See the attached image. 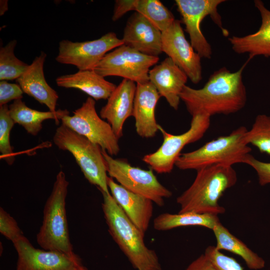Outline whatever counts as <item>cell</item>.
<instances>
[{
  "label": "cell",
  "mask_w": 270,
  "mask_h": 270,
  "mask_svg": "<svg viewBox=\"0 0 270 270\" xmlns=\"http://www.w3.org/2000/svg\"><path fill=\"white\" fill-rule=\"evenodd\" d=\"M254 3L262 18L260 28L244 36L228 38L233 50L238 54H248L250 60L258 56L270 58V10L260 0H256Z\"/></svg>",
  "instance_id": "cell-21"
},
{
  "label": "cell",
  "mask_w": 270,
  "mask_h": 270,
  "mask_svg": "<svg viewBox=\"0 0 270 270\" xmlns=\"http://www.w3.org/2000/svg\"><path fill=\"white\" fill-rule=\"evenodd\" d=\"M56 81L58 86L78 89L96 100H108L116 87L93 70H78L58 76Z\"/></svg>",
  "instance_id": "cell-22"
},
{
  "label": "cell",
  "mask_w": 270,
  "mask_h": 270,
  "mask_svg": "<svg viewBox=\"0 0 270 270\" xmlns=\"http://www.w3.org/2000/svg\"><path fill=\"white\" fill-rule=\"evenodd\" d=\"M131 10H133V0H116L114 5L112 20L116 21Z\"/></svg>",
  "instance_id": "cell-35"
},
{
  "label": "cell",
  "mask_w": 270,
  "mask_h": 270,
  "mask_svg": "<svg viewBox=\"0 0 270 270\" xmlns=\"http://www.w3.org/2000/svg\"><path fill=\"white\" fill-rule=\"evenodd\" d=\"M0 232L12 243L24 236L14 218L2 207L0 208Z\"/></svg>",
  "instance_id": "cell-31"
},
{
  "label": "cell",
  "mask_w": 270,
  "mask_h": 270,
  "mask_svg": "<svg viewBox=\"0 0 270 270\" xmlns=\"http://www.w3.org/2000/svg\"><path fill=\"white\" fill-rule=\"evenodd\" d=\"M102 209L108 232L137 270H162L156 252L144 241V234L130 221L110 193L102 192Z\"/></svg>",
  "instance_id": "cell-3"
},
{
  "label": "cell",
  "mask_w": 270,
  "mask_h": 270,
  "mask_svg": "<svg viewBox=\"0 0 270 270\" xmlns=\"http://www.w3.org/2000/svg\"><path fill=\"white\" fill-rule=\"evenodd\" d=\"M245 164L252 168L256 172L258 183L264 186L270 184V162H264L256 158L249 154Z\"/></svg>",
  "instance_id": "cell-33"
},
{
  "label": "cell",
  "mask_w": 270,
  "mask_h": 270,
  "mask_svg": "<svg viewBox=\"0 0 270 270\" xmlns=\"http://www.w3.org/2000/svg\"><path fill=\"white\" fill-rule=\"evenodd\" d=\"M46 54L42 52L16 81L23 92L46 105L49 110L56 111L58 95L46 82L44 72V64Z\"/></svg>",
  "instance_id": "cell-20"
},
{
  "label": "cell",
  "mask_w": 270,
  "mask_h": 270,
  "mask_svg": "<svg viewBox=\"0 0 270 270\" xmlns=\"http://www.w3.org/2000/svg\"><path fill=\"white\" fill-rule=\"evenodd\" d=\"M162 52L187 75L194 84L202 79L201 57L186 39L180 21H174L162 32Z\"/></svg>",
  "instance_id": "cell-14"
},
{
  "label": "cell",
  "mask_w": 270,
  "mask_h": 270,
  "mask_svg": "<svg viewBox=\"0 0 270 270\" xmlns=\"http://www.w3.org/2000/svg\"><path fill=\"white\" fill-rule=\"evenodd\" d=\"M68 184L65 174L60 171L44 205L43 220L36 241L44 250L74 254L66 208Z\"/></svg>",
  "instance_id": "cell-5"
},
{
  "label": "cell",
  "mask_w": 270,
  "mask_h": 270,
  "mask_svg": "<svg viewBox=\"0 0 270 270\" xmlns=\"http://www.w3.org/2000/svg\"><path fill=\"white\" fill-rule=\"evenodd\" d=\"M162 32L135 12L128 19L122 40L124 44L144 54L158 56L162 52Z\"/></svg>",
  "instance_id": "cell-15"
},
{
  "label": "cell",
  "mask_w": 270,
  "mask_h": 270,
  "mask_svg": "<svg viewBox=\"0 0 270 270\" xmlns=\"http://www.w3.org/2000/svg\"><path fill=\"white\" fill-rule=\"evenodd\" d=\"M219 222L218 216L214 214L192 212L177 214L165 212L155 218L153 227L159 231L186 226H201L212 230Z\"/></svg>",
  "instance_id": "cell-25"
},
{
  "label": "cell",
  "mask_w": 270,
  "mask_h": 270,
  "mask_svg": "<svg viewBox=\"0 0 270 270\" xmlns=\"http://www.w3.org/2000/svg\"><path fill=\"white\" fill-rule=\"evenodd\" d=\"M8 9V0L0 1V15H3Z\"/></svg>",
  "instance_id": "cell-36"
},
{
  "label": "cell",
  "mask_w": 270,
  "mask_h": 270,
  "mask_svg": "<svg viewBox=\"0 0 270 270\" xmlns=\"http://www.w3.org/2000/svg\"><path fill=\"white\" fill-rule=\"evenodd\" d=\"M14 124L8 104L0 106V158L9 165L13 164L15 160V154L10 142V132Z\"/></svg>",
  "instance_id": "cell-29"
},
{
  "label": "cell",
  "mask_w": 270,
  "mask_h": 270,
  "mask_svg": "<svg viewBox=\"0 0 270 270\" xmlns=\"http://www.w3.org/2000/svg\"><path fill=\"white\" fill-rule=\"evenodd\" d=\"M212 230L216 239L215 246L218 250H226L240 256L250 270H258L264 268V260L230 233L220 222Z\"/></svg>",
  "instance_id": "cell-24"
},
{
  "label": "cell",
  "mask_w": 270,
  "mask_h": 270,
  "mask_svg": "<svg viewBox=\"0 0 270 270\" xmlns=\"http://www.w3.org/2000/svg\"><path fill=\"white\" fill-rule=\"evenodd\" d=\"M250 60L236 72H231L226 67L214 71L201 88L185 86L180 98L190 114H203L211 117L234 114L243 108L247 96L242 74Z\"/></svg>",
  "instance_id": "cell-1"
},
{
  "label": "cell",
  "mask_w": 270,
  "mask_h": 270,
  "mask_svg": "<svg viewBox=\"0 0 270 270\" xmlns=\"http://www.w3.org/2000/svg\"><path fill=\"white\" fill-rule=\"evenodd\" d=\"M247 130L245 126H240L226 136L206 142L197 150L181 154L175 166L182 170L197 171L215 165L232 166L245 164L252 150L244 140Z\"/></svg>",
  "instance_id": "cell-4"
},
{
  "label": "cell",
  "mask_w": 270,
  "mask_h": 270,
  "mask_svg": "<svg viewBox=\"0 0 270 270\" xmlns=\"http://www.w3.org/2000/svg\"><path fill=\"white\" fill-rule=\"evenodd\" d=\"M17 42L14 40L0 48V80H17L28 65L17 58L14 53Z\"/></svg>",
  "instance_id": "cell-27"
},
{
  "label": "cell",
  "mask_w": 270,
  "mask_h": 270,
  "mask_svg": "<svg viewBox=\"0 0 270 270\" xmlns=\"http://www.w3.org/2000/svg\"><path fill=\"white\" fill-rule=\"evenodd\" d=\"M23 91L20 86L16 84L9 83L6 80L0 82V106L7 104L10 101L22 99Z\"/></svg>",
  "instance_id": "cell-32"
},
{
  "label": "cell",
  "mask_w": 270,
  "mask_h": 270,
  "mask_svg": "<svg viewBox=\"0 0 270 270\" xmlns=\"http://www.w3.org/2000/svg\"><path fill=\"white\" fill-rule=\"evenodd\" d=\"M133 10L145 17L162 32L176 20L172 12L158 0H134Z\"/></svg>",
  "instance_id": "cell-26"
},
{
  "label": "cell",
  "mask_w": 270,
  "mask_h": 270,
  "mask_svg": "<svg viewBox=\"0 0 270 270\" xmlns=\"http://www.w3.org/2000/svg\"><path fill=\"white\" fill-rule=\"evenodd\" d=\"M61 121L62 124L98 145L110 156H116L120 152L119 139L111 126L97 114L96 102L92 98H88L80 107L73 112L72 116H66Z\"/></svg>",
  "instance_id": "cell-9"
},
{
  "label": "cell",
  "mask_w": 270,
  "mask_h": 270,
  "mask_svg": "<svg viewBox=\"0 0 270 270\" xmlns=\"http://www.w3.org/2000/svg\"><path fill=\"white\" fill-rule=\"evenodd\" d=\"M186 270H220L204 254H202L193 260Z\"/></svg>",
  "instance_id": "cell-34"
},
{
  "label": "cell",
  "mask_w": 270,
  "mask_h": 270,
  "mask_svg": "<svg viewBox=\"0 0 270 270\" xmlns=\"http://www.w3.org/2000/svg\"><path fill=\"white\" fill-rule=\"evenodd\" d=\"M204 254L220 270H244L234 258L222 254L215 246H208Z\"/></svg>",
  "instance_id": "cell-30"
},
{
  "label": "cell",
  "mask_w": 270,
  "mask_h": 270,
  "mask_svg": "<svg viewBox=\"0 0 270 270\" xmlns=\"http://www.w3.org/2000/svg\"><path fill=\"white\" fill-rule=\"evenodd\" d=\"M78 270H88L86 268L82 265L78 269Z\"/></svg>",
  "instance_id": "cell-37"
},
{
  "label": "cell",
  "mask_w": 270,
  "mask_h": 270,
  "mask_svg": "<svg viewBox=\"0 0 270 270\" xmlns=\"http://www.w3.org/2000/svg\"><path fill=\"white\" fill-rule=\"evenodd\" d=\"M53 142L60 150L72 154L90 184L96 186L101 192L110 193L106 163L98 145L62 124L56 128Z\"/></svg>",
  "instance_id": "cell-6"
},
{
  "label": "cell",
  "mask_w": 270,
  "mask_h": 270,
  "mask_svg": "<svg viewBox=\"0 0 270 270\" xmlns=\"http://www.w3.org/2000/svg\"><path fill=\"white\" fill-rule=\"evenodd\" d=\"M160 97L150 80L136 84L132 116L136 132L142 138H153L159 130L155 110Z\"/></svg>",
  "instance_id": "cell-17"
},
{
  "label": "cell",
  "mask_w": 270,
  "mask_h": 270,
  "mask_svg": "<svg viewBox=\"0 0 270 270\" xmlns=\"http://www.w3.org/2000/svg\"><path fill=\"white\" fill-rule=\"evenodd\" d=\"M148 78L160 96L164 97L170 106L177 110L180 93L188 78L186 74L168 57L150 70Z\"/></svg>",
  "instance_id": "cell-18"
},
{
  "label": "cell",
  "mask_w": 270,
  "mask_h": 270,
  "mask_svg": "<svg viewBox=\"0 0 270 270\" xmlns=\"http://www.w3.org/2000/svg\"><path fill=\"white\" fill-rule=\"evenodd\" d=\"M244 142L257 148L260 152L270 155V116L258 114L250 130L245 134Z\"/></svg>",
  "instance_id": "cell-28"
},
{
  "label": "cell",
  "mask_w": 270,
  "mask_h": 270,
  "mask_svg": "<svg viewBox=\"0 0 270 270\" xmlns=\"http://www.w3.org/2000/svg\"><path fill=\"white\" fill-rule=\"evenodd\" d=\"M124 44L114 32L89 41L73 42L62 40L59 43L57 62L76 66L78 70H93L110 50Z\"/></svg>",
  "instance_id": "cell-12"
},
{
  "label": "cell",
  "mask_w": 270,
  "mask_h": 270,
  "mask_svg": "<svg viewBox=\"0 0 270 270\" xmlns=\"http://www.w3.org/2000/svg\"><path fill=\"white\" fill-rule=\"evenodd\" d=\"M158 60V56L146 55L122 44L107 53L93 70L104 78L118 76L140 83L149 81L150 68Z\"/></svg>",
  "instance_id": "cell-10"
},
{
  "label": "cell",
  "mask_w": 270,
  "mask_h": 270,
  "mask_svg": "<svg viewBox=\"0 0 270 270\" xmlns=\"http://www.w3.org/2000/svg\"><path fill=\"white\" fill-rule=\"evenodd\" d=\"M136 88V82L123 79L108 98L106 105L100 110V116L106 120L118 139L123 136L126 120L132 116Z\"/></svg>",
  "instance_id": "cell-16"
},
{
  "label": "cell",
  "mask_w": 270,
  "mask_h": 270,
  "mask_svg": "<svg viewBox=\"0 0 270 270\" xmlns=\"http://www.w3.org/2000/svg\"><path fill=\"white\" fill-rule=\"evenodd\" d=\"M8 108L10 116L15 124L22 126L28 134L34 136L42 130L44 121L54 120L58 124L60 120L69 115L67 110L42 112L32 109L28 107L22 99L14 100Z\"/></svg>",
  "instance_id": "cell-23"
},
{
  "label": "cell",
  "mask_w": 270,
  "mask_h": 270,
  "mask_svg": "<svg viewBox=\"0 0 270 270\" xmlns=\"http://www.w3.org/2000/svg\"><path fill=\"white\" fill-rule=\"evenodd\" d=\"M110 177L134 194L144 196L157 206L164 204V199L172 196V192L163 186L154 174L153 170L132 166L122 159L114 158L102 150Z\"/></svg>",
  "instance_id": "cell-7"
},
{
  "label": "cell",
  "mask_w": 270,
  "mask_h": 270,
  "mask_svg": "<svg viewBox=\"0 0 270 270\" xmlns=\"http://www.w3.org/2000/svg\"><path fill=\"white\" fill-rule=\"evenodd\" d=\"M13 244L18 254L16 270H78L82 265L76 254L36 248L24 236Z\"/></svg>",
  "instance_id": "cell-13"
},
{
  "label": "cell",
  "mask_w": 270,
  "mask_h": 270,
  "mask_svg": "<svg viewBox=\"0 0 270 270\" xmlns=\"http://www.w3.org/2000/svg\"><path fill=\"white\" fill-rule=\"evenodd\" d=\"M192 184L176 198L178 213L196 212L218 216L225 212L218 204L224 193L234 186L237 174L232 166L215 165L196 171Z\"/></svg>",
  "instance_id": "cell-2"
},
{
  "label": "cell",
  "mask_w": 270,
  "mask_h": 270,
  "mask_svg": "<svg viewBox=\"0 0 270 270\" xmlns=\"http://www.w3.org/2000/svg\"><path fill=\"white\" fill-rule=\"evenodd\" d=\"M210 117L203 114L192 116L190 127L180 134H173L166 131L160 125L163 142L154 152L145 155L142 160L158 174L170 172L181 151L187 144L201 139L208 129Z\"/></svg>",
  "instance_id": "cell-8"
},
{
  "label": "cell",
  "mask_w": 270,
  "mask_h": 270,
  "mask_svg": "<svg viewBox=\"0 0 270 270\" xmlns=\"http://www.w3.org/2000/svg\"><path fill=\"white\" fill-rule=\"evenodd\" d=\"M108 186L110 194L126 215L145 234L152 216L153 202L128 190L110 176Z\"/></svg>",
  "instance_id": "cell-19"
},
{
  "label": "cell",
  "mask_w": 270,
  "mask_h": 270,
  "mask_svg": "<svg viewBox=\"0 0 270 270\" xmlns=\"http://www.w3.org/2000/svg\"><path fill=\"white\" fill-rule=\"evenodd\" d=\"M224 2V0H175L186 30L189 34L190 43L202 58H210L212 55L211 46L200 28V24L206 16H210L222 30L224 35H228V31L223 27L221 16L218 12V6Z\"/></svg>",
  "instance_id": "cell-11"
}]
</instances>
